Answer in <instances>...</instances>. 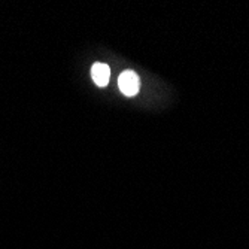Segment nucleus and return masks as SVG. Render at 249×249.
<instances>
[{
  "label": "nucleus",
  "instance_id": "f257e3e1",
  "mask_svg": "<svg viewBox=\"0 0 249 249\" xmlns=\"http://www.w3.org/2000/svg\"><path fill=\"white\" fill-rule=\"evenodd\" d=\"M118 87L120 91L127 96V97H133L139 93L141 89V79L138 76V73L133 71H124L120 78H118Z\"/></svg>",
  "mask_w": 249,
  "mask_h": 249
},
{
  "label": "nucleus",
  "instance_id": "f03ea898",
  "mask_svg": "<svg viewBox=\"0 0 249 249\" xmlns=\"http://www.w3.org/2000/svg\"><path fill=\"white\" fill-rule=\"evenodd\" d=\"M91 78L99 87H106L110 78V69L105 63H94L91 67Z\"/></svg>",
  "mask_w": 249,
  "mask_h": 249
}]
</instances>
